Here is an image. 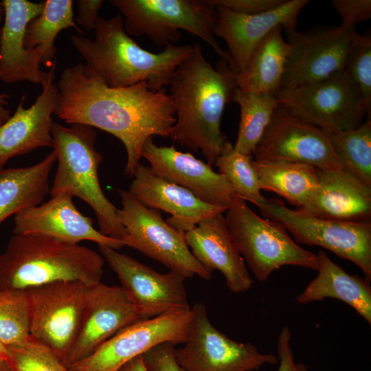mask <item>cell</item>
Returning a JSON list of instances; mask_svg holds the SVG:
<instances>
[{"mask_svg":"<svg viewBox=\"0 0 371 371\" xmlns=\"http://www.w3.org/2000/svg\"><path fill=\"white\" fill-rule=\"evenodd\" d=\"M56 86L54 114L70 124L97 128L119 139L126 152L125 172L132 177L146 142L154 136L169 137L175 123L170 95L151 90L145 82L112 88L78 63L63 71Z\"/></svg>","mask_w":371,"mask_h":371,"instance_id":"cell-1","label":"cell"},{"mask_svg":"<svg viewBox=\"0 0 371 371\" xmlns=\"http://www.w3.org/2000/svg\"><path fill=\"white\" fill-rule=\"evenodd\" d=\"M193 45L169 84L176 118L169 137L193 152L201 151L212 166L229 142L221 129V118L237 86L225 60L221 58L214 68L201 45Z\"/></svg>","mask_w":371,"mask_h":371,"instance_id":"cell-2","label":"cell"},{"mask_svg":"<svg viewBox=\"0 0 371 371\" xmlns=\"http://www.w3.org/2000/svg\"><path fill=\"white\" fill-rule=\"evenodd\" d=\"M94 30L93 40L74 34L71 43L85 60L86 72L112 88L145 82L151 90H164L194 49L193 44H168L159 53L146 50L127 34L119 12L99 17Z\"/></svg>","mask_w":371,"mask_h":371,"instance_id":"cell-3","label":"cell"},{"mask_svg":"<svg viewBox=\"0 0 371 371\" xmlns=\"http://www.w3.org/2000/svg\"><path fill=\"white\" fill-rule=\"evenodd\" d=\"M104 259L79 244L52 238L13 234L0 254V288L24 291L61 281L101 282Z\"/></svg>","mask_w":371,"mask_h":371,"instance_id":"cell-4","label":"cell"},{"mask_svg":"<svg viewBox=\"0 0 371 371\" xmlns=\"http://www.w3.org/2000/svg\"><path fill=\"white\" fill-rule=\"evenodd\" d=\"M51 134L57 168L50 194L66 193L80 199L94 211L99 231L123 243L126 232L117 208L106 197L99 181L98 168L103 157L95 147L94 128L80 124L67 127L53 121Z\"/></svg>","mask_w":371,"mask_h":371,"instance_id":"cell-5","label":"cell"},{"mask_svg":"<svg viewBox=\"0 0 371 371\" xmlns=\"http://www.w3.org/2000/svg\"><path fill=\"white\" fill-rule=\"evenodd\" d=\"M225 218L238 251L257 280H267L285 265L317 271V254L299 245L280 223L258 216L244 199L235 196Z\"/></svg>","mask_w":371,"mask_h":371,"instance_id":"cell-6","label":"cell"},{"mask_svg":"<svg viewBox=\"0 0 371 371\" xmlns=\"http://www.w3.org/2000/svg\"><path fill=\"white\" fill-rule=\"evenodd\" d=\"M130 36L146 35L158 46L174 44L187 31L207 43L232 69L228 52L213 34L215 7L207 0H111Z\"/></svg>","mask_w":371,"mask_h":371,"instance_id":"cell-7","label":"cell"},{"mask_svg":"<svg viewBox=\"0 0 371 371\" xmlns=\"http://www.w3.org/2000/svg\"><path fill=\"white\" fill-rule=\"evenodd\" d=\"M266 218L282 225L297 244L324 247L357 265L371 281V222L323 218L287 207L278 198L258 207Z\"/></svg>","mask_w":371,"mask_h":371,"instance_id":"cell-8","label":"cell"},{"mask_svg":"<svg viewBox=\"0 0 371 371\" xmlns=\"http://www.w3.org/2000/svg\"><path fill=\"white\" fill-rule=\"evenodd\" d=\"M117 192L122 207L117 209V214L126 232L124 246L142 252L186 278L196 276L205 280L211 279L212 272L192 255L184 232L164 221L159 210L144 206L128 191Z\"/></svg>","mask_w":371,"mask_h":371,"instance_id":"cell-9","label":"cell"},{"mask_svg":"<svg viewBox=\"0 0 371 371\" xmlns=\"http://www.w3.org/2000/svg\"><path fill=\"white\" fill-rule=\"evenodd\" d=\"M277 98L293 115L327 133L355 128L367 115L360 92L345 70L280 89Z\"/></svg>","mask_w":371,"mask_h":371,"instance_id":"cell-10","label":"cell"},{"mask_svg":"<svg viewBox=\"0 0 371 371\" xmlns=\"http://www.w3.org/2000/svg\"><path fill=\"white\" fill-rule=\"evenodd\" d=\"M90 286L61 281L24 290L30 335L49 348L63 363L78 335Z\"/></svg>","mask_w":371,"mask_h":371,"instance_id":"cell-11","label":"cell"},{"mask_svg":"<svg viewBox=\"0 0 371 371\" xmlns=\"http://www.w3.org/2000/svg\"><path fill=\"white\" fill-rule=\"evenodd\" d=\"M286 35L290 52L280 89L318 81L344 71L363 36L355 27L341 25L295 30Z\"/></svg>","mask_w":371,"mask_h":371,"instance_id":"cell-12","label":"cell"},{"mask_svg":"<svg viewBox=\"0 0 371 371\" xmlns=\"http://www.w3.org/2000/svg\"><path fill=\"white\" fill-rule=\"evenodd\" d=\"M193 318L192 307L177 309L138 320L118 331L85 358L68 368L70 371H117L154 346L183 344Z\"/></svg>","mask_w":371,"mask_h":371,"instance_id":"cell-13","label":"cell"},{"mask_svg":"<svg viewBox=\"0 0 371 371\" xmlns=\"http://www.w3.org/2000/svg\"><path fill=\"white\" fill-rule=\"evenodd\" d=\"M192 309L187 339L175 351L177 362L186 371H256L278 363L273 354L261 352L254 344L235 341L218 330L203 303H195Z\"/></svg>","mask_w":371,"mask_h":371,"instance_id":"cell-14","label":"cell"},{"mask_svg":"<svg viewBox=\"0 0 371 371\" xmlns=\"http://www.w3.org/2000/svg\"><path fill=\"white\" fill-rule=\"evenodd\" d=\"M253 158L262 161L306 163L321 170H343L326 133L295 117L280 104Z\"/></svg>","mask_w":371,"mask_h":371,"instance_id":"cell-15","label":"cell"},{"mask_svg":"<svg viewBox=\"0 0 371 371\" xmlns=\"http://www.w3.org/2000/svg\"><path fill=\"white\" fill-rule=\"evenodd\" d=\"M98 247L143 319L191 308L185 286L186 278L183 275L172 271L159 273L116 249Z\"/></svg>","mask_w":371,"mask_h":371,"instance_id":"cell-16","label":"cell"},{"mask_svg":"<svg viewBox=\"0 0 371 371\" xmlns=\"http://www.w3.org/2000/svg\"><path fill=\"white\" fill-rule=\"evenodd\" d=\"M308 0H285L278 7L258 14H243L214 6L213 34L225 41L234 74L243 71L260 42L276 27L286 33L296 30L297 18Z\"/></svg>","mask_w":371,"mask_h":371,"instance_id":"cell-17","label":"cell"},{"mask_svg":"<svg viewBox=\"0 0 371 371\" xmlns=\"http://www.w3.org/2000/svg\"><path fill=\"white\" fill-rule=\"evenodd\" d=\"M142 319L120 286L91 285L78 335L63 364L68 369L118 331Z\"/></svg>","mask_w":371,"mask_h":371,"instance_id":"cell-18","label":"cell"},{"mask_svg":"<svg viewBox=\"0 0 371 371\" xmlns=\"http://www.w3.org/2000/svg\"><path fill=\"white\" fill-rule=\"evenodd\" d=\"M72 198L58 193L45 203L19 212L14 216L13 234L43 236L69 244L88 240L116 250L124 246L97 230L93 220L78 211Z\"/></svg>","mask_w":371,"mask_h":371,"instance_id":"cell-19","label":"cell"},{"mask_svg":"<svg viewBox=\"0 0 371 371\" xmlns=\"http://www.w3.org/2000/svg\"><path fill=\"white\" fill-rule=\"evenodd\" d=\"M141 156L155 175L187 189L205 203L227 209L236 196L221 174L190 153L178 150L174 146H159L149 139Z\"/></svg>","mask_w":371,"mask_h":371,"instance_id":"cell-20","label":"cell"},{"mask_svg":"<svg viewBox=\"0 0 371 371\" xmlns=\"http://www.w3.org/2000/svg\"><path fill=\"white\" fill-rule=\"evenodd\" d=\"M2 3L4 16L0 30V80L42 85L47 76V72L40 69L41 65H45V53L39 47L27 49L25 34L29 23L43 10L44 1L3 0Z\"/></svg>","mask_w":371,"mask_h":371,"instance_id":"cell-21","label":"cell"},{"mask_svg":"<svg viewBox=\"0 0 371 371\" xmlns=\"http://www.w3.org/2000/svg\"><path fill=\"white\" fill-rule=\"evenodd\" d=\"M55 69L56 64L47 71L42 92L34 104L25 108L26 97L22 96L14 113L0 126V170L14 157L52 146V115L58 100Z\"/></svg>","mask_w":371,"mask_h":371,"instance_id":"cell-22","label":"cell"},{"mask_svg":"<svg viewBox=\"0 0 371 371\" xmlns=\"http://www.w3.org/2000/svg\"><path fill=\"white\" fill-rule=\"evenodd\" d=\"M128 193L144 206L171 214L166 222L186 232L201 221L227 208L205 203L187 189L155 175L150 166L139 163Z\"/></svg>","mask_w":371,"mask_h":371,"instance_id":"cell-23","label":"cell"},{"mask_svg":"<svg viewBox=\"0 0 371 371\" xmlns=\"http://www.w3.org/2000/svg\"><path fill=\"white\" fill-rule=\"evenodd\" d=\"M184 236L194 258L209 271H220L230 291L245 293L252 287L254 281L232 238L223 213L203 219Z\"/></svg>","mask_w":371,"mask_h":371,"instance_id":"cell-24","label":"cell"},{"mask_svg":"<svg viewBox=\"0 0 371 371\" xmlns=\"http://www.w3.org/2000/svg\"><path fill=\"white\" fill-rule=\"evenodd\" d=\"M304 213L349 222H370L371 188L343 170L319 171V181Z\"/></svg>","mask_w":371,"mask_h":371,"instance_id":"cell-25","label":"cell"},{"mask_svg":"<svg viewBox=\"0 0 371 371\" xmlns=\"http://www.w3.org/2000/svg\"><path fill=\"white\" fill-rule=\"evenodd\" d=\"M317 254V275L296 295L295 302L307 304L326 298L339 300L353 308L370 325L371 281L365 277L349 274L323 250Z\"/></svg>","mask_w":371,"mask_h":371,"instance_id":"cell-26","label":"cell"},{"mask_svg":"<svg viewBox=\"0 0 371 371\" xmlns=\"http://www.w3.org/2000/svg\"><path fill=\"white\" fill-rule=\"evenodd\" d=\"M56 162L52 150L32 166L0 170V225L10 216L42 203L49 193V178Z\"/></svg>","mask_w":371,"mask_h":371,"instance_id":"cell-27","label":"cell"},{"mask_svg":"<svg viewBox=\"0 0 371 371\" xmlns=\"http://www.w3.org/2000/svg\"><path fill=\"white\" fill-rule=\"evenodd\" d=\"M282 27L273 28L258 45L245 69L234 74L240 89L277 96L290 45L282 36Z\"/></svg>","mask_w":371,"mask_h":371,"instance_id":"cell-28","label":"cell"},{"mask_svg":"<svg viewBox=\"0 0 371 371\" xmlns=\"http://www.w3.org/2000/svg\"><path fill=\"white\" fill-rule=\"evenodd\" d=\"M252 165L260 190L279 194L297 209L309 201L318 184L319 169L308 164L252 159Z\"/></svg>","mask_w":371,"mask_h":371,"instance_id":"cell-29","label":"cell"},{"mask_svg":"<svg viewBox=\"0 0 371 371\" xmlns=\"http://www.w3.org/2000/svg\"><path fill=\"white\" fill-rule=\"evenodd\" d=\"M232 101L238 104L240 118L234 149L253 157L257 144L279 105L277 96L271 93L245 91L236 87Z\"/></svg>","mask_w":371,"mask_h":371,"instance_id":"cell-30","label":"cell"},{"mask_svg":"<svg viewBox=\"0 0 371 371\" xmlns=\"http://www.w3.org/2000/svg\"><path fill=\"white\" fill-rule=\"evenodd\" d=\"M76 29L80 35L83 32L76 25L71 0H45L41 14L27 25L25 45L27 49L39 47L45 53V65H55L54 41L58 34L67 28Z\"/></svg>","mask_w":371,"mask_h":371,"instance_id":"cell-31","label":"cell"},{"mask_svg":"<svg viewBox=\"0 0 371 371\" xmlns=\"http://www.w3.org/2000/svg\"><path fill=\"white\" fill-rule=\"evenodd\" d=\"M326 133L343 170L371 188V119L353 129Z\"/></svg>","mask_w":371,"mask_h":371,"instance_id":"cell-32","label":"cell"},{"mask_svg":"<svg viewBox=\"0 0 371 371\" xmlns=\"http://www.w3.org/2000/svg\"><path fill=\"white\" fill-rule=\"evenodd\" d=\"M253 157L243 155L234 149L228 142L214 165L232 186L234 194L258 207L266 199L261 193L256 170L252 165Z\"/></svg>","mask_w":371,"mask_h":371,"instance_id":"cell-33","label":"cell"},{"mask_svg":"<svg viewBox=\"0 0 371 371\" xmlns=\"http://www.w3.org/2000/svg\"><path fill=\"white\" fill-rule=\"evenodd\" d=\"M29 336L25 291L0 288V341L9 347L21 344Z\"/></svg>","mask_w":371,"mask_h":371,"instance_id":"cell-34","label":"cell"},{"mask_svg":"<svg viewBox=\"0 0 371 371\" xmlns=\"http://www.w3.org/2000/svg\"><path fill=\"white\" fill-rule=\"evenodd\" d=\"M7 348L6 361L12 371H68L49 348L30 335L21 344Z\"/></svg>","mask_w":371,"mask_h":371,"instance_id":"cell-35","label":"cell"},{"mask_svg":"<svg viewBox=\"0 0 371 371\" xmlns=\"http://www.w3.org/2000/svg\"><path fill=\"white\" fill-rule=\"evenodd\" d=\"M357 87L366 110L371 115V36L364 34L345 69Z\"/></svg>","mask_w":371,"mask_h":371,"instance_id":"cell-36","label":"cell"},{"mask_svg":"<svg viewBox=\"0 0 371 371\" xmlns=\"http://www.w3.org/2000/svg\"><path fill=\"white\" fill-rule=\"evenodd\" d=\"M175 345L163 343L150 348L143 354V359L148 371H186L175 357Z\"/></svg>","mask_w":371,"mask_h":371,"instance_id":"cell-37","label":"cell"},{"mask_svg":"<svg viewBox=\"0 0 371 371\" xmlns=\"http://www.w3.org/2000/svg\"><path fill=\"white\" fill-rule=\"evenodd\" d=\"M331 4L346 27H355L371 17L370 0H333Z\"/></svg>","mask_w":371,"mask_h":371,"instance_id":"cell-38","label":"cell"},{"mask_svg":"<svg viewBox=\"0 0 371 371\" xmlns=\"http://www.w3.org/2000/svg\"><path fill=\"white\" fill-rule=\"evenodd\" d=\"M285 0H207L213 6H222L234 12L252 15L280 5Z\"/></svg>","mask_w":371,"mask_h":371,"instance_id":"cell-39","label":"cell"},{"mask_svg":"<svg viewBox=\"0 0 371 371\" xmlns=\"http://www.w3.org/2000/svg\"><path fill=\"white\" fill-rule=\"evenodd\" d=\"M291 339L290 329L288 326H285L278 337L277 357L279 367L277 371H308L304 363L295 361Z\"/></svg>","mask_w":371,"mask_h":371,"instance_id":"cell-40","label":"cell"},{"mask_svg":"<svg viewBox=\"0 0 371 371\" xmlns=\"http://www.w3.org/2000/svg\"><path fill=\"white\" fill-rule=\"evenodd\" d=\"M102 0H78L76 21L85 30H95L99 18L98 12L104 4Z\"/></svg>","mask_w":371,"mask_h":371,"instance_id":"cell-41","label":"cell"},{"mask_svg":"<svg viewBox=\"0 0 371 371\" xmlns=\"http://www.w3.org/2000/svg\"><path fill=\"white\" fill-rule=\"evenodd\" d=\"M117 371H148L144 361L143 355L138 356L122 366Z\"/></svg>","mask_w":371,"mask_h":371,"instance_id":"cell-42","label":"cell"},{"mask_svg":"<svg viewBox=\"0 0 371 371\" xmlns=\"http://www.w3.org/2000/svg\"><path fill=\"white\" fill-rule=\"evenodd\" d=\"M10 97V95L5 93H0V126L11 116V111L8 108Z\"/></svg>","mask_w":371,"mask_h":371,"instance_id":"cell-43","label":"cell"},{"mask_svg":"<svg viewBox=\"0 0 371 371\" xmlns=\"http://www.w3.org/2000/svg\"><path fill=\"white\" fill-rule=\"evenodd\" d=\"M8 357V350L7 346H5L0 341V360L7 361Z\"/></svg>","mask_w":371,"mask_h":371,"instance_id":"cell-44","label":"cell"},{"mask_svg":"<svg viewBox=\"0 0 371 371\" xmlns=\"http://www.w3.org/2000/svg\"><path fill=\"white\" fill-rule=\"evenodd\" d=\"M0 371H12L6 361L0 360Z\"/></svg>","mask_w":371,"mask_h":371,"instance_id":"cell-45","label":"cell"},{"mask_svg":"<svg viewBox=\"0 0 371 371\" xmlns=\"http://www.w3.org/2000/svg\"><path fill=\"white\" fill-rule=\"evenodd\" d=\"M3 16H4V8H3V3L1 1H0V23L3 19Z\"/></svg>","mask_w":371,"mask_h":371,"instance_id":"cell-46","label":"cell"},{"mask_svg":"<svg viewBox=\"0 0 371 371\" xmlns=\"http://www.w3.org/2000/svg\"><path fill=\"white\" fill-rule=\"evenodd\" d=\"M68 371H70L69 370H68Z\"/></svg>","mask_w":371,"mask_h":371,"instance_id":"cell-47","label":"cell"}]
</instances>
